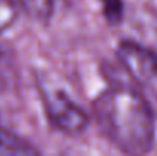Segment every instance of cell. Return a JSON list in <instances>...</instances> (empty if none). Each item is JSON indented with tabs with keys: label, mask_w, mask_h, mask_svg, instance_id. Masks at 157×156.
Masks as SVG:
<instances>
[{
	"label": "cell",
	"mask_w": 157,
	"mask_h": 156,
	"mask_svg": "<svg viewBox=\"0 0 157 156\" xmlns=\"http://www.w3.org/2000/svg\"><path fill=\"white\" fill-rule=\"evenodd\" d=\"M93 113L105 136L121 150L142 155L156 138V115L150 103L130 87H110L93 103Z\"/></svg>",
	"instance_id": "cell-1"
},
{
	"label": "cell",
	"mask_w": 157,
	"mask_h": 156,
	"mask_svg": "<svg viewBox=\"0 0 157 156\" xmlns=\"http://www.w3.org/2000/svg\"><path fill=\"white\" fill-rule=\"evenodd\" d=\"M117 55L134 81L157 98V52L134 42H122Z\"/></svg>",
	"instance_id": "cell-2"
},
{
	"label": "cell",
	"mask_w": 157,
	"mask_h": 156,
	"mask_svg": "<svg viewBox=\"0 0 157 156\" xmlns=\"http://www.w3.org/2000/svg\"><path fill=\"white\" fill-rule=\"evenodd\" d=\"M43 103L49 121L66 133H79L89 124L87 113L75 104L63 90H43Z\"/></svg>",
	"instance_id": "cell-3"
},
{
	"label": "cell",
	"mask_w": 157,
	"mask_h": 156,
	"mask_svg": "<svg viewBox=\"0 0 157 156\" xmlns=\"http://www.w3.org/2000/svg\"><path fill=\"white\" fill-rule=\"evenodd\" d=\"M37 150L14 133L0 127V155H35Z\"/></svg>",
	"instance_id": "cell-4"
},
{
	"label": "cell",
	"mask_w": 157,
	"mask_h": 156,
	"mask_svg": "<svg viewBox=\"0 0 157 156\" xmlns=\"http://www.w3.org/2000/svg\"><path fill=\"white\" fill-rule=\"evenodd\" d=\"M18 6L35 22H48L52 17L53 0H17Z\"/></svg>",
	"instance_id": "cell-5"
},
{
	"label": "cell",
	"mask_w": 157,
	"mask_h": 156,
	"mask_svg": "<svg viewBox=\"0 0 157 156\" xmlns=\"http://www.w3.org/2000/svg\"><path fill=\"white\" fill-rule=\"evenodd\" d=\"M18 8L20 6L17 0H0V34L14 25Z\"/></svg>",
	"instance_id": "cell-6"
},
{
	"label": "cell",
	"mask_w": 157,
	"mask_h": 156,
	"mask_svg": "<svg viewBox=\"0 0 157 156\" xmlns=\"http://www.w3.org/2000/svg\"><path fill=\"white\" fill-rule=\"evenodd\" d=\"M102 14L110 25L121 23L124 17V0H102Z\"/></svg>",
	"instance_id": "cell-7"
}]
</instances>
